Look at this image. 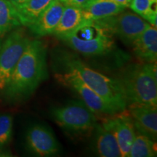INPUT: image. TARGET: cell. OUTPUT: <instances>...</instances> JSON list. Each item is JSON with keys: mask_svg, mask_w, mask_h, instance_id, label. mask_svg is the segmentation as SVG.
<instances>
[{"mask_svg": "<svg viewBox=\"0 0 157 157\" xmlns=\"http://www.w3.org/2000/svg\"><path fill=\"white\" fill-rule=\"evenodd\" d=\"M93 21L107 34L111 36L115 35L124 44L130 46L150 25L136 13L124 11L113 16Z\"/></svg>", "mask_w": 157, "mask_h": 157, "instance_id": "5b68a950", "label": "cell"}, {"mask_svg": "<svg viewBox=\"0 0 157 157\" xmlns=\"http://www.w3.org/2000/svg\"><path fill=\"white\" fill-rule=\"evenodd\" d=\"M129 157L156 156V143L150 137L137 132L129 152Z\"/></svg>", "mask_w": 157, "mask_h": 157, "instance_id": "d6986e66", "label": "cell"}, {"mask_svg": "<svg viewBox=\"0 0 157 157\" xmlns=\"http://www.w3.org/2000/svg\"><path fill=\"white\" fill-rule=\"evenodd\" d=\"M25 146L36 156H53L60 152V143L50 127L42 124H34L27 129Z\"/></svg>", "mask_w": 157, "mask_h": 157, "instance_id": "ba28073f", "label": "cell"}, {"mask_svg": "<svg viewBox=\"0 0 157 157\" xmlns=\"http://www.w3.org/2000/svg\"><path fill=\"white\" fill-rule=\"evenodd\" d=\"M60 40L72 50L87 57L105 56L114 50V42L111 36L101 29L97 34L90 39H81L71 33Z\"/></svg>", "mask_w": 157, "mask_h": 157, "instance_id": "9c48e42d", "label": "cell"}, {"mask_svg": "<svg viewBox=\"0 0 157 157\" xmlns=\"http://www.w3.org/2000/svg\"><path fill=\"white\" fill-rule=\"evenodd\" d=\"M52 58L56 67H60L62 71H72L77 74L88 87L114 107L119 112L125 111L127 102L117 78H110L92 69L75 54L63 49H56Z\"/></svg>", "mask_w": 157, "mask_h": 157, "instance_id": "7a4b0ae2", "label": "cell"}, {"mask_svg": "<svg viewBox=\"0 0 157 157\" xmlns=\"http://www.w3.org/2000/svg\"><path fill=\"white\" fill-rule=\"evenodd\" d=\"M113 1L117 2L121 4V5L126 6V7H129L131 0H113Z\"/></svg>", "mask_w": 157, "mask_h": 157, "instance_id": "cb8c5ba5", "label": "cell"}, {"mask_svg": "<svg viewBox=\"0 0 157 157\" xmlns=\"http://www.w3.org/2000/svg\"><path fill=\"white\" fill-rule=\"evenodd\" d=\"M84 21L83 10L82 8L71 6H65L62 16L55 29L52 34L60 39L71 34L82 24Z\"/></svg>", "mask_w": 157, "mask_h": 157, "instance_id": "2e32d148", "label": "cell"}, {"mask_svg": "<svg viewBox=\"0 0 157 157\" xmlns=\"http://www.w3.org/2000/svg\"><path fill=\"white\" fill-rule=\"evenodd\" d=\"M50 115L59 127L72 135L92 132L97 124L95 113L82 101H71L52 107Z\"/></svg>", "mask_w": 157, "mask_h": 157, "instance_id": "277c9868", "label": "cell"}, {"mask_svg": "<svg viewBox=\"0 0 157 157\" xmlns=\"http://www.w3.org/2000/svg\"><path fill=\"white\" fill-rule=\"evenodd\" d=\"M157 0H131L129 7L150 25H157Z\"/></svg>", "mask_w": 157, "mask_h": 157, "instance_id": "ffe728a7", "label": "cell"}, {"mask_svg": "<svg viewBox=\"0 0 157 157\" xmlns=\"http://www.w3.org/2000/svg\"><path fill=\"white\" fill-rule=\"evenodd\" d=\"M126 7L113 0H94L82 9L85 20L93 21L119 14Z\"/></svg>", "mask_w": 157, "mask_h": 157, "instance_id": "9a60e30c", "label": "cell"}, {"mask_svg": "<svg viewBox=\"0 0 157 157\" xmlns=\"http://www.w3.org/2000/svg\"><path fill=\"white\" fill-rule=\"evenodd\" d=\"M52 1L53 0H26L21 5L14 6L21 24L26 27L31 25Z\"/></svg>", "mask_w": 157, "mask_h": 157, "instance_id": "e0dca14e", "label": "cell"}, {"mask_svg": "<svg viewBox=\"0 0 157 157\" xmlns=\"http://www.w3.org/2000/svg\"><path fill=\"white\" fill-rule=\"evenodd\" d=\"M129 113L135 130L156 141L157 138L156 107L129 104Z\"/></svg>", "mask_w": 157, "mask_h": 157, "instance_id": "8fae6325", "label": "cell"}, {"mask_svg": "<svg viewBox=\"0 0 157 157\" xmlns=\"http://www.w3.org/2000/svg\"><path fill=\"white\" fill-rule=\"evenodd\" d=\"M65 6H71V7L84 8L94 0H60Z\"/></svg>", "mask_w": 157, "mask_h": 157, "instance_id": "7402d4cb", "label": "cell"}, {"mask_svg": "<svg viewBox=\"0 0 157 157\" xmlns=\"http://www.w3.org/2000/svg\"><path fill=\"white\" fill-rule=\"evenodd\" d=\"M156 62L129 65L117 80L126 98L127 105L141 104L156 107Z\"/></svg>", "mask_w": 157, "mask_h": 157, "instance_id": "3957f363", "label": "cell"}, {"mask_svg": "<svg viewBox=\"0 0 157 157\" xmlns=\"http://www.w3.org/2000/svg\"><path fill=\"white\" fill-rule=\"evenodd\" d=\"M57 78L63 84L76 92L85 104L95 114L113 115L119 111L95 93L72 71H63L57 74Z\"/></svg>", "mask_w": 157, "mask_h": 157, "instance_id": "52a82bcc", "label": "cell"}, {"mask_svg": "<svg viewBox=\"0 0 157 157\" xmlns=\"http://www.w3.org/2000/svg\"><path fill=\"white\" fill-rule=\"evenodd\" d=\"M92 132V148L97 156L101 157L121 156L117 141L109 129L97 123Z\"/></svg>", "mask_w": 157, "mask_h": 157, "instance_id": "4fadbf2b", "label": "cell"}, {"mask_svg": "<svg viewBox=\"0 0 157 157\" xmlns=\"http://www.w3.org/2000/svg\"><path fill=\"white\" fill-rule=\"evenodd\" d=\"M48 77L46 46L42 41L30 40L15 66L4 96L10 102L27 99Z\"/></svg>", "mask_w": 157, "mask_h": 157, "instance_id": "6da1fadb", "label": "cell"}, {"mask_svg": "<svg viewBox=\"0 0 157 157\" xmlns=\"http://www.w3.org/2000/svg\"><path fill=\"white\" fill-rule=\"evenodd\" d=\"M30 40L22 29H16L7 35L0 46V92L2 93L7 87L15 66Z\"/></svg>", "mask_w": 157, "mask_h": 157, "instance_id": "8992f818", "label": "cell"}, {"mask_svg": "<svg viewBox=\"0 0 157 157\" xmlns=\"http://www.w3.org/2000/svg\"><path fill=\"white\" fill-rule=\"evenodd\" d=\"M13 118L9 113H0V148H6L13 137Z\"/></svg>", "mask_w": 157, "mask_h": 157, "instance_id": "44dd1931", "label": "cell"}, {"mask_svg": "<svg viewBox=\"0 0 157 157\" xmlns=\"http://www.w3.org/2000/svg\"><path fill=\"white\" fill-rule=\"evenodd\" d=\"M11 152L10 151L7 150L6 148H0V157H7V156H12Z\"/></svg>", "mask_w": 157, "mask_h": 157, "instance_id": "603a6c76", "label": "cell"}, {"mask_svg": "<svg viewBox=\"0 0 157 157\" xmlns=\"http://www.w3.org/2000/svg\"><path fill=\"white\" fill-rule=\"evenodd\" d=\"M135 56L146 63H155L157 58V30L150 25L133 42Z\"/></svg>", "mask_w": 157, "mask_h": 157, "instance_id": "5bb4252c", "label": "cell"}, {"mask_svg": "<svg viewBox=\"0 0 157 157\" xmlns=\"http://www.w3.org/2000/svg\"><path fill=\"white\" fill-rule=\"evenodd\" d=\"M65 5L60 0H53L28 28L34 36L42 37L52 34L62 16Z\"/></svg>", "mask_w": 157, "mask_h": 157, "instance_id": "7c38bea8", "label": "cell"}, {"mask_svg": "<svg viewBox=\"0 0 157 157\" xmlns=\"http://www.w3.org/2000/svg\"><path fill=\"white\" fill-rule=\"evenodd\" d=\"M20 25L14 5L9 0H0V46L7 35Z\"/></svg>", "mask_w": 157, "mask_h": 157, "instance_id": "ac0fdd59", "label": "cell"}, {"mask_svg": "<svg viewBox=\"0 0 157 157\" xmlns=\"http://www.w3.org/2000/svg\"><path fill=\"white\" fill-rule=\"evenodd\" d=\"M124 111L110 115L102 125L111 132L115 137L119 147L121 156H129L133 140L136 135L133 121L130 115L123 113Z\"/></svg>", "mask_w": 157, "mask_h": 157, "instance_id": "30bf717a", "label": "cell"}]
</instances>
